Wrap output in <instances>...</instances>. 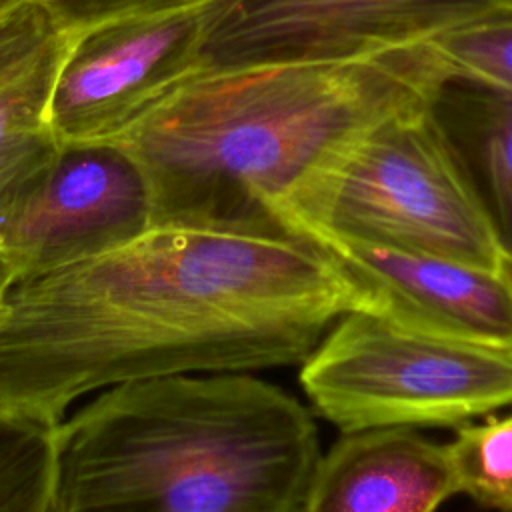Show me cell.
I'll list each match as a JSON object with an SVG mask.
<instances>
[{
  "instance_id": "6da1fadb",
  "label": "cell",
  "mask_w": 512,
  "mask_h": 512,
  "mask_svg": "<svg viewBox=\"0 0 512 512\" xmlns=\"http://www.w3.org/2000/svg\"><path fill=\"white\" fill-rule=\"evenodd\" d=\"M350 310L372 298L300 234L152 224L2 298L0 406L60 420L130 380L296 364Z\"/></svg>"
},
{
  "instance_id": "7a4b0ae2",
  "label": "cell",
  "mask_w": 512,
  "mask_h": 512,
  "mask_svg": "<svg viewBox=\"0 0 512 512\" xmlns=\"http://www.w3.org/2000/svg\"><path fill=\"white\" fill-rule=\"evenodd\" d=\"M448 70L428 44L340 62L200 66L106 142L146 174L152 224L280 226L274 210L308 176L374 124L428 102Z\"/></svg>"
},
{
  "instance_id": "3957f363",
  "label": "cell",
  "mask_w": 512,
  "mask_h": 512,
  "mask_svg": "<svg viewBox=\"0 0 512 512\" xmlns=\"http://www.w3.org/2000/svg\"><path fill=\"white\" fill-rule=\"evenodd\" d=\"M312 412L250 372L108 386L56 426L52 512H300Z\"/></svg>"
},
{
  "instance_id": "277c9868",
  "label": "cell",
  "mask_w": 512,
  "mask_h": 512,
  "mask_svg": "<svg viewBox=\"0 0 512 512\" xmlns=\"http://www.w3.org/2000/svg\"><path fill=\"white\" fill-rule=\"evenodd\" d=\"M274 220L300 236L508 266L428 102L356 136L274 210Z\"/></svg>"
},
{
  "instance_id": "5b68a950",
  "label": "cell",
  "mask_w": 512,
  "mask_h": 512,
  "mask_svg": "<svg viewBox=\"0 0 512 512\" xmlns=\"http://www.w3.org/2000/svg\"><path fill=\"white\" fill-rule=\"evenodd\" d=\"M300 386L342 432L460 426L512 406V348L350 310L300 362Z\"/></svg>"
},
{
  "instance_id": "8992f818",
  "label": "cell",
  "mask_w": 512,
  "mask_h": 512,
  "mask_svg": "<svg viewBox=\"0 0 512 512\" xmlns=\"http://www.w3.org/2000/svg\"><path fill=\"white\" fill-rule=\"evenodd\" d=\"M152 220L148 178L128 152L110 142L62 146L0 208V298L130 242Z\"/></svg>"
},
{
  "instance_id": "52a82bcc",
  "label": "cell",
  "mask_w": 512,
  "mask_h": 512,
  "mask_svg": "<svg viewBox=\"0 0 512 512\" xmlns=\"http://www.w3.org/2000/svg\"><path fill=\"white\" fill-rule=\"evenodd\" d=\"M506 0H214L202 66L340 62L428 44Z\"/></svg>"
},
{
  "instance_id": "ba28073f",
  "label": "cell",
  "mask_w": 512,
  "mask_h": 512,
  "mask_svg": "<svg viewBox=\"0 0 512 512\" xmlns=\"http://www.w3.org/2000/svg\"><path fill=\"white\" fill-rule=\"evenodd\" d=\"M212 6L214 0L76 26L50 102L60 146L110 140L200 68Z\"/></svg>"
},
{
  "instance_id": "9c48e42d",
  "label": "cell",
  "mask_w": 512,
  "mask_h": 512,
  "mask_svg": "<svg viewBox=\"0 0 512 512\" xmlns=\"http://www.w3.org/2000/svg\"><path fill=\"white\" fill-rule=\"evenodd\" d=\"M320 246L372 298L374 314L398 324L512 348V268L304 236Z\"/></svg>"
},
{
  "instance_id": "30bf717a",
  "label": "cell",
  "mask_w": 512,
  "mask_h": 512,
  "mask_svg": "<svg viewBox=\"0 0 512 512\" xmlns=\"http://www.w3.org/2000/svg\"><path fill=\"white\" fill-rule=\"evenodd\" d=\"M76 26L56 0L0 16V208L60 152L50 102Z\"/></svg>"
},
{
  "instance_id": "8fae6325",
  "label": "cell",
  "mask_w": 512,
  "mask_h": 512,
  "mask_svg": "<svg viewBox=\"0 0 512 512\" xmlns=\"http://www.w3.org/2000/svg\"><path fill=\"white\" fill-rule=\"evenodd\" d=\"M454 494L446 444L412 428H366L320 454L300 512H438Z\"/></svg>"
},
{
  "instance_id": "7c38bea8",
  "label": "cell",
  "mask_w": 512,
  "mask_h": 512,
  "mask_svg": "<svg viewBox=\"0 0 512 512\" xmlns=\"http://www.w3.org/2000/svg\"><path fill=\"white\" fill-rule=\"evenodd\" d=\"M428 108L512 268V94L448 70L432 90Z\"/></svg>"
},
{
  "instance_id": "4fadbf2b",
  "label": "cell",
  "mask_w": 512,
  "mask_h": 512,
  "mask_svg": "<svg viewBox=\"0 0 512 512\" xmlns=\"http://www.w3.org/2000/svg\"><path fill=\"white\" fill-rule=\"evenodd\" d=\"M58 420L0 406V512H52Z\"/></svg>"
},
{
  "instance_id": "5bb4252c",
  "label": "cell",
  "mask_w": 512,
  "mask_h": 512,
  "mask_svg": "<svg viewBox=\"0 0 512 512\" xmlns=\"http://www.w3.org/2000/svg\"><path fill=\"white\" fill-rule=\"evenodd\" d=\"M446 452L458 492L486 508L512 512V412L456 426Z\"/></svg>"
},
{
  "instance_id": "9a60e30c",
  "label": "cell",
  "mask_w": 512,
  "mask_h": 512,
  "mask_svg": "<svg viewBox=\"0 0 512 512\" xmlns=\"http://www.w3.org/2000/svg\"><path fill=\"white\" fill-rule=\"evenodd\" d=\"M428 46L450 70L512 94V6L452 28Z\"/></svg>"
},
{
  "instance_id": "2e32d148",
  "label": "cell",
  "mask_w": 512,
  "mask_h": 512,
  "mask_svg": "<svg viewBox=\"0 0 512 512\" xmlns=\"http://www.w3.org/2000/svg\"><path fill=\"white\" fill-rule=\"evenodd\" d=\"M206 2L212 0H56V4L66 12L74 26H82L102 18L124 16L132 12L182 8Z\"/></svg>"
},
{
  "instance_id": "e0dca14e",
  "label": "cell",
  "mask_w": 512,
  "mask_h": 512,
  "mask_svg": "<svg viewBox=\"0 0 512 512\" xmlns=\"http://www.w3.org/2000/svg\"><path fill=\"white\" fill-rule=\"evenodd\" d=\"M24 2H28V0H0V16L10 12V10H14L16 6L24 4Z\"/></svg>"
},
{
  "instance_id": "ac0fdd59",
  "label": "cell",
  "mask_w": 512,
  "mask_h": 512,
  "mask_svg": "<svg viewBox=\"0 0 512 512\" xmlns=\"http://www.w3.org/2000/svg\"><path fill=\"white\" fill-rule=\"evenodd\" d=\"M506 2H508V4H510V6H512V0H506Z\"/></svg>"
},
{
  "instance_id": "d6986e66",
  "label": "cell",
  "mask_w": 512,
  "mask_h": 512,
  "mask_svg": "<svg viewBox=\"0 0 512 512\" xmlns=\"http://www.w3.org/2000/svg\"><path fill=\"white\" fill-rule=\"evenodd\" d=\"M0 304H2V298H0Z\"/></svg>"
}]
</instances>
